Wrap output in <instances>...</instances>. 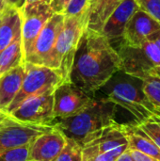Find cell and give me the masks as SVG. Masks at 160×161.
<instances>
[{
  "label": "cell",
  "instance_id": "6da1fadb",
  "mask_svg": "<svg viewBox=\"0 0 160 161\" xmlns=\"http://www.w3.org/2000/svg\"><path fill=\"white\" fill-rule=\"evenodd\" d=\"M119 71L121 58L116 48L101 32L86 27L75 52L70 82L94 97Z\"/></svg>",
  "mask_w": 160,
  "mask_h": 161
},
{
  "label": "cell",
  "instance_id": "7a4b0ae2",
  "mask_svg": "<svg viewBox=\"0 0 160 161\" xmlns=\"http://www.w3.org/2000/svg\"><path fill=\"white\" fill-rule=\"evenodd\" d=\"M117 108L112 102L94 97L91 106L73 116L55 119L52 126L83 147L108 127L118 124L116 121Z\"/></svg>",
  "mask_w": 160,
  "mask_h": 161
},
{
  "label": "cell",
  "instance_id": "3957f363",
  "mask_svg": "<svg viewBox=\"0 0 160 161\" xmlns=\"http://www.w3.org/2000/svg\"><path fill=\"white\" fill-rule=\"evenodd\" d=\"M97 92L102 93L97 98H104L128 111L133 117L130 125H140L154 115L155 106L143 92L142 80L123 71L114 74Z\"/></svg>",
  "mask_w": 160,
  "mask_h": 161
},
{
  "label": "cell",
  "instance_id": "277c9868",
  "mask_svg": "<svg viewBox=\"0 0 160 161\" xmlns=\"http://www.w3.org/2000/svg\"><path fill=\"white\" fill-rule=\"evenodd\" d=\"M86 25V16L64 17L63 26L58 36L49 65V68L59 74L62 82L70 81L74 58Z\"/></svg>",
  "mask_w": 160,
  "mask_h": 161
},
{
  "label": "cell",
  "instance_id": "5b68a950",
  "mask_svg": "<svg viewBox=\"0 0 160 161\" xmlns=\"http://www.w3.org/2000/svg\"><path fill=\"white\" fill-rule=\"evenodd\" d=\"M121 58V71L134 77L160 78V51L154 41L138 46L120 43L116 49Z\"/></svg>",
  "mask_w": 160,
  "mask_h": 161
},
{
  "label": "cell",
  "instance_id": "8992f818",
  "mask_svg": "<svg viewBox=\"0 0 160 161\" xmlns=\"http://www.w3.org/2000/svg\"><path fill=\"white\" fill-rule=\"evenodd\" d=\"M25 75L20 91L16 94L12 103L7 109L8 113L13 111L26 99L47 92H53L55 89L62 83L59 74L42 65H36L30 62H24Z\"/></svg>",
  "mask_w": 160,
  "mask_h": 161
},
{
  "label": "cell",
  "instance_id": "52a82bcc",
  "mask_svg": "<svg viewBox=\"0 0 160 161\" xmlns=\"http://www.w3.org/2000/svg\"><path fill=\"white\" fill-rule=\"evenodd\" d=\"M21 19V41L24 62L28 57L32 46L54 11L48 3H25L18 8Z\"/></svg>",
  "mask_w": 160,
  "mask_h": 161
},
{
  "label": "cell",
  "instance_id": "ba28073f",
  "mask_svg": "<svg viewBox=\"0 0 160 161\" xmlns=\"http://www.w3.org/2000/svg\"><path fill=\"white\" fill-rule=\"evenodd\" d=\"M55 119L73 116L91 106L94 97L87 94L72 82L60 83L53 92Z\"/></svg>",
  "mask_w": 160,
  "mask_h": 161
},
{
  "label": "cell",
  "instance_id": "9c48e42d",
  "mask_svg": "<svg viewBox=\"0 0 160 161\" xmlns=\"http://www.w3.org/2000/svg\"><path fill=\"white\" fill-rule=\"evenodd\" d=\"M53 92L30 97L9 114L20 122L40 125H52L55 120Z\"/></svg>",
  "mask_w": 160,
  "mask_h": 161
},
{
  "label": "cell",
  "instance_id": "30bf717a",
  "mask_svg": "<svg viewBox=\"0 0 160 161\" xmlns=\"http://www.w3.org/2000/svg\"><path fill=\"white\" fill-rule=\"evenodd\" d=\"M63 14L54 13L52 15L37 37L25 62L49 67L52 52L58 36L63 26Z\"/></svg>",
  "mask_w": 160,
  "mask_h": 161
},
{
  "label": "cell",
  "instance_id": "8fae6325",
  "mask_svg": "<svg viewBox=\"0 0 160 161\" xmlns=\"http://www.w3.org/2000/svg\"><path fill=\"white\" fill-rule=\"evenodd\" d=\"M52 127V125H33L14 119L0 126V152L31 144L38 136Z\"/></svg>",
  "mask_w": 160,
  "mask_h": 161
},
{
  "label": "cell",
  "instance_id": "7c38bea8",
  "mask_svg": "<svg viewBox=\"0 0 160 161\" xmlns=\"http://www.w3.org/2000/svg\"><path fill=\"white\" fill-rule=\"evenodd\" d=\"M159 33V23L139 8L126 24L120 43L129 46H138L146 41L154 40Z\"/></svg>",
  "mask_w": 160,
  "mask_h": 161
},
{
  "label": "cell",
  "instance_id": "4fadbf2b",
  "mask_svg": "<svg viewBox=\"0 0 160 161\" xmlns=\"http://www.w3.org/2000/svg\"><path fill=\"white\" fill-rule=\"evenodd\" d=\"M65 142L66 137L59 130L52 127L31 142L29 160L55 161L62 151Z\"/></svg>",
  "mask_w": 160,
  "mask_h": 161
},
{
  "label": "cell",
  "instance_id": "5bb4252c",
  "mask_svg": "<svg viewBox=\"0 0 160 161\" xmlns=\"http://www.w3.org/2000/svg\"><path fill=\"white\" fill-rule=\"evenodd\" d=\"M139 9L135 0H124L105 22L101 33L113 45L121 42L126 24Z\"/></svg>",
  "mask_w": 160,
  "mask_h": 161
},
{
  "label": "cell",
  "instance_id": "9a60e30c",
  "mask_svg": "<svg viewBox=\"0 0 160 161\" xmlns=\"http://www.w3.org/2000/svg\"><path fill=\"white\" fill-rule=\"evenodd\" d=\"M128 144L124 124H117L108 127L99 137L82 147V158L88 159L103 153L113 150L119 146Z\"/></svg>",
  "mask_w": 160,
  "mask_h": 161
},
{
  "label": "cell",
  "instance_id": "2e32d148",
  "mask_svg": "<svg viewBox=\"0 0 160 161\" xmlns=\"http://www.w3.org/2000/svg\"><path fill=\"white\" fill-rule=\"evenodd\" d=\"M25 75L24 63L0 75V110L7 112L21 89Z\"/></svg>",
  "mask_w": 160,
  "mask_h": 161
},
{
  "label": "cell",
  "instance_id": "e0dca14e",
  "mask_svg": "<svg viewBox=\"0 0 160 161\" xmlns=\"http://www.w3.org/2000/svg\"><path fill=\"white\" fill-rule=\"evenodd\" d=\"M129 150L139 151L156 160L160 161V148L139 126L124 124Z\"/></svg>",
  "mask_w": 160,
  "mask_h": 161
},
{
  "label": "cell",
  "instance_id": "ac0fdd59",
  "mask_svg": "<svg viewBox=\"0 0 160 161\" xmlns=\"http://www.w3.org/2000/svg\"><path fill=\"white\" fill-rule=\"evenodd\" d=\"M21 33L19 10L9 7L1 15L0 21V52L9 45Z\"/></svg>",
  "mask_w": 160,
  "mask_h": 161
},
{
  "label": "cell",
  "instance_id": "d6986e66",
  "mask_svg": "<svg viewBox=\"0 0 160 161\" xmlns=\"http://www.w3.org/2000/svg\"><path fill=\"white\" fill-rule=\"evenodd\" d=\"M124 0H99L87 18L86 27L91 30L101 32V29L112 13V11Z\"/></svg>",
  "mask_w": 160,
  "mask_h": 161
},
{
  "label": "cell",
  "instance_id": "ffe728a7",
  "mask_svg": "<svg viewBox=\"0 0 160 161\" xmlns=\"http://www.w3.org/2000/svg\"><path fill=\"white\" fill-rule=\"evenodd\" d=\"M24 63L21 33L0 52V75Z\"/></svg>",
  "mask_w": 160,
  "mask_h": 161
},
{
  "label": "cell",
  "instance_id": "44dd1931",
  "mask_svg": "<svg viewBox=\"0 0 160 161\" xmlns=\"http://www.w3.org/2000/svg\"><path fill=\"white\" fill-rule=\"evenodd\" d=\"M142 90L148 100L157 108H160V78L146 77L142 79Z\"/></svg>",
  "mask_w": 160,
  "mask_h": 161
},
{
  "label": "cell",
  "instance_id": "7402d4cb",
  "mask_svg": "<svg viewBox=\"0 0 160 161\" xmlns=\"http://www.w3.org/2000/svg\"><path fill=\"white\" fill-rule=\"evenodd\" d=\"M55 161H83L82 146L76 142L66 138L65 145Z\"/></svg>",
  "mask_w": 160,
  "mask_h": 161
},
{
  "label": "cell",
  "instance_id": "603a6c76",
  "mask_svg": "<svg viewBox=\"0 0 160 161\" xmlns=\"http://www.w3.org/2000/svg\"><path fill=\"white\" fill-rule=\"evenodd\" d=\"M30 144L0 152V161H30Z\"/></svg>",
  "mask_w": 160,
  "mask_h": 161
},
{
  "label": "cell",
  "instance_id": "cb8c5ba5",
  "mask_svg": "<svg viewBox=\"0 0 160 161\" xmlns=\"http://www.w3.org/2000/svg\"><path fill=\"white\" fill-rule=\"evenodd\" d=\"M88 15V0H71L66 7L64 17H81Z\"/></svg>",
  "mask_w": 160,
  "mask_h": 161
},
{
  "label": "cell",
  "instance_id": "d4e9b609",
  "mask_svg": "<svg viewBox=\"0 0 160 161\" xmlns=\"http://www.w3.org/2000/svg\"><path fill=\"white\" fill-rule=\"evenodd\" d=\"M139 8L160 24V0H135Z\"/></svg>",
  "mask_w": 160,
  "mask_h": 161
},
{
  "label": "cell",
  "instance_id": "484cf974",
  "mask_svg": "<svg viewBox=\"0 0 160 161\" xmlns=\"http://www.w3.org/2000/svg\"><path fill=\"white\" fill-rule=\"evenodd\" d=\"M152 140L153 142L160 148V126L152 119L150 118L148 121L141 124L139 125Z\"/></svg>",
  "mask_w": 160,
  "mask_h": 161
},
{
  "label": "cell",
  "instance_id": "4316f807",
  "mask_svg": "<svg viewBox=\"0 0 160 161\" xmlns=\"http://www.w3.org/2000/svg\"><path fill=\"white\" fill-rule=\"evenodd\" d=\"M128 149V144H124L122 146H119L113 150H110L108 152L103 153L101 155L95 156L93 158L84 159L83 161H115L124 151Z\"/></svg>",
  "mask_w": 160,
  "mask_h": 161
},
{
  "label": "cell",
  "instance_id": "83f0119b",
  "mask_svg": "<svg viewBox=\"0 0 160 161\" xmlns=\"http://www.w3.org/2000/svg\"><path fill=\"white\" fill-rule=\"evenodd\" d=\"M71 0H51L49 3L50 8L54 11V13L63 14L66 7L68 6Z\"/></svg>",
  "mask_w": 160,
  "mask_h": 161
},
{
  "label": "cell",
  "instance_id": "f1b7e54d",
  "mask_svg": "<svg viewBox=\"0 0 160 161\" xmlns=\"http://www.w3.org/2000/svg\"><path fill=\"white\" fill-rule=\"evenodd\" d=\"M129 150V149H128ZM129 153L131 155V157L134 158L135 161H157L139 151H136V150H129Z\"/></svg>",
  "mask_w": 160,
  "mask_h": 161
},
{
  "label": "cell",
  "instance_id": "f546056e",
  "mask_svg": "<svg viewBox=\"0 0 160 161\" xmlns=\"http://www.w3.org/2000/svg\"><path fill=\"white\" fill-rule=\"evenodd\" d=\"M14 120V118L8 112H0V126Z\"/></svg>",
  "mask_w": 160,
  "mask_h": 161
},
{
  "label": "cell",
  "instance_id": "4dcf8cb0",
  "mask_svg": "<svg viewBox=\"0 0 160 161\" xmlns=\"http://www.w3.org/2000/svg\"><path fill=\"white\" fill-rule=\"evenodd\" d=\"M115 161H135L134 158L131 157L130 153H129V150L127 149L126 151H124L117 159Z\"/></svg>",
  "mask_w": 160,
  "mask_h": 161
},
{
  "label": "cell",
  "instance_id": "1f68e13d",
  "mask_svg": "<svg viewBox=\"0 0 160 161\" xmlns=\"http://www.w3.org/2000/svg\"><path fill=\"white\" fill-rule=\"evenodd\" d=\"M6 2L8 3V5L9 7L15 8H20L22 6V0H6Z\"/></svg>",
  "mask_w": 160,
  "mask_h": 161
},
{
  "label": "cell",
  "instance_id": "d6a6232c",
  "mask_svg": "<svg viewBox=\"0 0 160 161\" xmlns=\"http://www.w3.org/2000/svg\"><path fill=\"white\" fill-rule=\"evenodd\" d=\"M8 8H9V6L8 5L6 0H0V13H3Z\"/></svg>",
  "mask_w": 160,
  "mask_h": 161
},
{
  "label": "cell",
  "instance_id": "836d02e7",
  "mask_svg": "<svg viewBox=\"0 0 160 161\" xmlns=\"http://www.w3.org/2000/svg\"><path fill=\"white\" fill-rule=\"evenodd\" d=\"M151 118L160 126V113L157 112V111H154V115Z\"/></svg>",
  "mask_w": 160,
  "mask_h": 161
},
{
  "label": "cell",
  "instance_id": "e575fe53",
  "mask_svg": "<svg viewBox=\"0 0 160 161\" xmlns=\"http://www.w3.org/2000/svg\"><path fill=\"white\" fill-rule=\"evenodd\" d=\"M51 0H22V6L25 3H32V2H43V3H50ZM21 6V7H22Z\"/></svg>",
  "mask_w": 160,
  "mask_h": 161
},
{
  "label": "cell",
  "instance_id": "d590c367",
  "mask_svg": "<svg viewBox=\"0 0 160 161\" xmlns=\"http://www.w3.org/2000/svg\"><path fill=\"white\" fill-rule=\"evenodd\" d=\"M152 41H154L155 42H156V44L157 45V47H158V49H159L160 51V33L158 36H157L154 40H152Z\"/></svg>",
  "mask_w": 160,
  "mask_h": 161
},
{
  "label": "cell",
  "instance_id": "8d00e7d4",
  "mask_svg": "<svg viewBox=\"0 0 160 161\" xmlns=\"http://www.w3.org/2000/svg\"><path fill=\"white\" fill-rule=\"evenodd\" d=\"M155 111H157V112L160 113V108H157V107H155Z\"/></svg>",
  "mask_w": 160,
  "mask_h": 161
},
{
  "label": "cell",
  "instance_id": "74e56055",
  "mask_svg": "<svg viewBox=\"0 0 160 161\" xmlns=\"http://www.w3.org/2000/svg\"><path fill=\"white\" fill-rule=\"evenodd\" d=\"M0 112H5V111H2V110H0Z\"/></svg>",
  "mask_w": 160,
  "mask_h": 161
},
{
  "label": "cell",
  "instance_id": "f35d334b",
  "mask_svg": "<svg viewBox=\"0 0 160 161\" xmlns=\"http://www.w3.org/2000/svg\"><path fill=\"white\" fill-rule=\"evenodd\" d=\"M1 15H2V13H0V16H1Z\"/></svg>",
  "mask_w": 160,
  "mask_h": 161
},
{
  "label": "cell",
  "instance_id": "ab89813d",
  "mask_svg": "<svg viewBox=\"0 0 160 161\" xmlns=\"http://www.w3.org/2000/svg\"><path fill=\"white\" fill-rule=\"evenodd\" d=\"M0 21H1V16H0Z\"/></svg>",
  "mask_w": 160,
  "mask_h": 161
}]
</instances>
